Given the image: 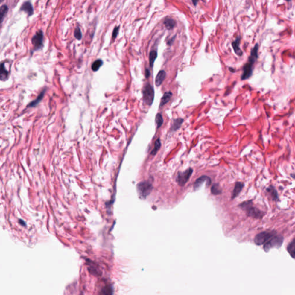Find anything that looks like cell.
I'll return each mask as SVG.
<instances>
[{
  "label": "cell",
  "mask_w": 295,
  "mask_h": 295,
  "mask_svg": "<svg viewBox=\"0 0 295 295\" xmlns=\"http://www.w3.org/2000/svg\"><path fill=\"white\" fill-rule=\"evenodd\" d=\"M258 44H256L254 47L252 49L251 51V54L249 57V61L244 66L243 69V74L241 75V79L242 80H247L253 74V65L256 62L258 58Z\"/></svg>",
  "instance_id": "1"
},
{
  "label": "cell",
  "mask_w": 295,
  "mask_h": 295,
  "mask_svg": "<svg viewBox=\"0 0 295 295\" xmlns=\"http://www.w3.org/2000/svg\"><path fill=\"white\" fill-rule=\"evenodd\" d=\"M239 206L241 209L245 211L247 216L250 218L262 219L265 216V212L253 206L252 200L242 202Z\"/></svg>",
  "instance_id": "2"
},
{
  "label": "cell",
  "mask_w": 295,
  "mask_h": 295,
  "mask_svg": "<svg viewBox=\"0 0 295 295\" xmlns=\"http://www.w3.org/2000/svg\"><path fill=\"white\" fill-rule=\"evenodd\" d=\"M276 231H265L257 234L255 238L254 242L258 246H261L266 243L273 236L277 235Z\"/></svg>",
  "instance_id": "3"
},
{
  "label": "cell",
  "mask_w": 295,
  "mask_h": 295,
  "mask_svg": "<svg viewBox=\"0 0 295 295\" xmlns=\"http://www.w3.org/2000/svg\"><path fill=\"white\" fill-rule=\"evenodd\" d=\"M143 100L148 106H151L155 98V91L153 86L147 83L143 88Z\"/></svg>",
  "instance_id": "4"
},
{
  "label": "cell",
  "mask_w": 295,
  "mask_h": 295,
  "mask_svg": "<svg viewBox=\"0 0 295 295\" xmlns=\"http://www.w3.org/2000/svg\"><path fill=\"white\" fill-rule=\"evenodd\" d=\"M284 241V238L281 235H275L265 243L264 249L266 252H268L272 248H280Z\"/></svg>",
  "instance_id": "5"
},
{
  "label": "cell",
  "mask_w": 295,
  "mask_h": 295,
  "mask_svg": "<svg viewBox=\"0 0 295 295\" xmlns=\"http://www.w3.org/2000/svg\"><path fill=\"white\" fill-rule=\"evenodd\" d=\"M153 189L152 183L149 181L140 182L137 185V191L140 198L142 199L146 198L148 195L151 193Z\"/></svg>",
  "instance_id": "6"
},
{
  "label": "cell",
  "mask_w": 295,
  "mask_h": 295,
  "mask_svg": "<svg viewBox=\"0 0 295 295\" xmlns=\"http://www.w3.org/2000/svg\"><path fill=\"white\" fill-rule=\"evenodd\" d=\"M193 170L192 168H188L184 172H179L176 179L179 185L180 186H183L189 180L193 174Z\"/></svg>",
  "instance_id": "7"
},
{
  "label": "cell",
  "mask_w": 295,
  "mask_h": 295,
  "mask_svg": "<svg viewBox=\"0 0 295 295\" xmlns=\"http://www.w3.org/2000/svg\"><path fill=\"white\" fill-rule=\"evenodd\" d=\"M43 34L41 30L37 32L32 38V44L34 46V50H37L43 46Z\"/></svg>",
  "instance_id": "8"
},
{
  "label": "cell",
  "mask_w": 295,
  "mask_h": 295,
  "mask_svg": "<svg viewBox=\"0 0 295 295\" xmlns=\"http://www.w3.org/2000/svg\"><path fill=\"white\" fill-rule=\"evenodd\" d=\"M205 183H206L207 187L209 186L211 184V179L209 177L203 175V176L200 177L199 178L197 179L194 183V190H198Z\"/></svg>",
  "instance_id": "9"
},
{
  "label": "cell",
  "mask_w": 295,
  "mask_h": 295,
  "mask_svg": "<svg viewBox=\"0 0 295 295\" xmlns=\"http://www.w3.org/2000/svg\"><path fill=\"white\" fill-rule=\"evenodd\" d=\"M20 10L26 12L29 16L32 15L34 13L33 7L30 1L24 2L20 7Z\"/></svg>",
  "instance_id": "10"
},
{
  "label": "cell",
  "mask_w": 295,
  "mask_h": 295,
  "mask_svg": "<svg viewBox=\"0 0 295 295\" xmlns=\"http://www.w3.org/2000/svg\"><path fill=\"white\" fill-rule=\"evenodd\" d=\"M244 186V184L241 182H238L236 183L232 194V199L236 198L239 195V194L241 193L242 189L243 188Z\"/></svg>",
  "instance_id": "11"
},
{
  "label": "cell",
  "mask_w": 295,
  "mask_h": 295,
  "mask_svg": "<svg viewBox=\"0 0 295 295\" xmlns=\"http://www.w3.org/2000/svg\"><path fill=\"white\" fill-rule=\"evenodd\" d=\"M266 191L269 194L270 196L271 197L272 200L275 201H277L279 200V194H278L277 190H276V188L274 187V186H270L268 187L266 189Z\"/></svg>",
  "instance_id": "12"
},
{
  "label": "cell",
  "mask_w": 295,
  "mask_h": 295,
  "mask_svg": "<svg viewBox=\"0 0 295 295\" xmlns=\"http://www.w3.org/2000/svg\"><path fill=\"white\" fill-rule=\"evenodd\" d=\"M166 77V73L164 70H160L157 74L155 78V84L156 86H161L163 81Z\"/></svg>",
  "instance_id": "13"
},
{
  "label": "cell",
  "mask_w": 295,
  "mask_h": 295,
  "mask_svg": "<svg viewBox=\"0 0 295 295\" xmlns=\"http://www.w3.org/2000/svg\"><path fill=\"white\" fill-rule=\"evenodd\" d=\"M240 40H241V38L238 37L236 40H234L233 42L232 43V46L233 47L235 53L239 56H241V55L243 54V52L241 50L240 47H239Z\"/></svg>",
  "instance_id": "14"
},
{
  "label": "cell",
  "mask_w": 295,
  "mask_h": 295,
  "mask_svg": "<svg viewBox=\"0 0 295 295\" xmlns=\"http://www.w3.org/2000/svg\"><path fill=\"white\" fill-rule=\"evenodd\" d=\"M45 92H46V89H44L39 94V96L37 97V98L33 101H31V103H30L28 105H27V107H35L37 104H39V102L42 101V99H43V96H44V95L45 93Z\"/></svg>",
  "instance_id": "15"
},
{
  "label": "cell",
  "mask_w": 295,
  "mask_h": 295,
  "mask_svg": "<svg viewBox=\"0 0 295 295\" xmlns=\"http://www.w3.org/2000/svg\"><path fill=\"white\" fill-rule=\"evenodd\" d=\"M99 295H113V289L110 285H106L101 288Z\"/></svg>",
  "instance_id": "16"
},
{
  "label": "cell",
  "mask_w": 295,
  "mask_h": 295,
  "mask_svg": "<svg viewBox=\"0 0 295 295\" xmlns=\"http://www.w3.org/2000/svg\"><path fill=\"white\" fill-rule=\"evenodd\" d=\"M164 24L167 30H171L174 28L176 23L173 19H171V17H167L164 21Z\"/></svg>",
  "instance_id": "17"
},
{
  "label": "cell",
  "mask_w": 295,
  "mask_h": 295,
  "mask_svg": "<svg viewBox=\"0 0 295 295\" xmlns=\"http://www.w3.org/2000/svg\"><path fill=\"white\" fill-rule=\"evenodd\" d=\"M172 95V93L171 92H165L163 95V97L161 99V101L160 103V107H162L164 106L165 104H166L168 101H170L171 96Z\"/></svg>",
  "instance_id": "18"
},
{
  "label": "cell",
  "mask_w": 295,
  "mask_h": 295,
  "mask_svg": "<svg viewBox=\"0 0 295 295\" xmlns=\"http://www.w3.org/2000/svg\"><path fill=\"white\" fill-rule=\"evenodd\" d=\"M287 251L291 256L293 258H295V238L288 245Z\"/></svg>",
  "instance_id": "19"
},
{
  "label": "cell",
  "mask_w": 295,
  "mask_h": 295,
  "mask_svg": "<svg viewBox=\"0 0 295 295\" xmlns=\"http://www.w3.org/2000/svg\"><path fill=\"white\" fill-rule=\"evenodd\" d=\"M183 119L182 118H178L175 119L171 127V130L175 132L178 130L183 124Z\"/></svg>",
  "instance_id": "20"
},
{
  "label": "cell",
  "mask_w": 295,
  "mask_h": 295,
  "mask_svg": "<svg viewBox=\"0 0 295 295\" xmlns=\"http://www.w3.org/2000/svg\"><path fill=\"white\" fill-rule=\"evenodd\" d=\"M157 57V52L155 50H152L150 52L149 56V65L152 68L153 66L154 62L155 61Z\"/></svg>",
  "instance_id": "21"
},
{
  "label": "cell",
  "mask_w": 295,
  "mask_h": 295,
  "mask_svg": "<svg viewBox=\"0 0 295 295\" xmlns=\"http://www.w3.org/2000/svg\"><path fill=\"white\" fill-rule=\"evenodd\" d=\"M8 72L5 69V67L4 66V63L1 64V74H0V78L2 81H4L6 80L8 77Z\"/></svg>",
  "instance_id": "22"
},
{
  "label": "cell",
  "mask_w": 295,
  "mask_h": 295,
  "mask_svg": "<svg viewBox=\"0 0 295 295\" xmlns=\"http://www.w3.org/2000/svg\"><path fill=\"white\" fill-rule=\"evenodd\" d=\"M221 192H222L221 188L220 187V185L218 183H216V184L213 185L211 188V193H212V194H213V195H219V194H221Z\"/></svg>",
  "instance_id": "23"
},
{
  "label": "cell",
  "mask_w": 295,
  "mask_h": 295,
  "mask_svg": "<svg viewBox=\"0 0 295 295\" xmlns=\"http://www.w3.org/2000/svg\"><path fill=\"white\" fill-rule=\"evenodd\" d=\"M102 64H103L102 60H100V59L96 60L92 64V66H91L92 70L94 71V72L98 71V70H99V69L101 67Z\"/></svg>",
  "instance_id": "24"
},
{
  "label": "cell",
  "mask_w": 295,
  "mask_h": 295,
  "mask_svg": "<svg viewBox=\"0 0 295 295\" xmlns=\"http://www.w3.org/2000/svg\"><path fill=\"white\" fill-rule=\"evenodd\" d=\"M160 147H161V142L160 141V139H158L156 141L155 147L152 150V151L151 152V155H155L157 153V152H158V150H159V149L160 148Z\"/></svg>",
  "instance_id": "25"
},
{
  "label": "cell",
  "mask_w": 295,
  "mask_h": 295,
  "mask_svg": "<svg viewBox=\"0 0 295 295\" xmlns=\"http://www.w3.org/2000/svg\"><path fill=\"white\" fill-rule=\"evenodd\" d=\"M8 10V7L6 5H2L1 6V7L0 8V15H1V23L3 21V19H4V17H5V16L6 15V13H7Z\"/></svg>",
  "instance_id": "26"
},
{
  "label": "cell",
  "mask_w": 295,
  "mask_h": 295,
  "mask_svg": "<svg viewBox=\"0 0 295 295\" xmlns=\"http://www.w3.org/2000/svg\"><path fill=\"white\" fill-rule=\"evenodd\" d=\"M156 123L157 124V128L160 127L162 126V125L163 124V119L161 114H159V113L157 114V115L156 116Z\"/></svg>",
  "instance_id": "27"
},
{
  "label": "cell",
  "mask_w": 295,
  "mask_h": 295,
  "mask_svg": "<svg viewBox=\"0 0 295 295\" xmlns=\"http://www.w3.org/2000/svg\"><path fill=\"white\" fill-rule=\"evenodd\" d=\"M82 32L79 27H77L74 30V37L78 40H81L82 38Z\"/></svg>",
  "instance_id": "28"
},
{
  "label": "cell",
  "mask_w": 295,
  "mask_h": 295,
  "mask_svg": "<svg viewBox=\"0 0 295 295\" xmlns=\"http://www.w3.org/2000/svg\"><path fill=\"white\" fill-rule=\"evenodd\" d=\"M119 30V27H117L114 28L113 32H112V38H116L117 35L118 34Z\"/></svg>",
  "instance_id": "29"
},
{
  "label": "cell",
  "mask_w": 295,
  "mask_h": 295,
  "mask_svg": "<svg viewBox=\"0 0 295 295\" xmlns=\"http://www.w3.org/2000/svg\"><path fill=\"white\" fill-rule=\"evenodd\" d=\"M145 77L147 78L149 77V76L150 75V70H149L148 69H145Z\"/></svg>",
  "instance_id": "30"
},
{
  "label": "cell",
  "mask_w": 295,
  "mask_h": 295,
  "mask_svg": "<svg viewBox=\"0 0 295 295\" xmlns=\"http://www.w3.org/2000/svg\"><path fill=\"white\" fill-rule=\"evenodd\" d=\"M175 39V36L174 37L172 38L170 40H168V44L170 46L172 45V44L173 43V42H174V41Z\"/></svg>",
  "instance_id": "31"
},
{
  "label": "cell",
  "mask_w": 295,
  "mask_h": 295,
  "mask_svg": "<svg viewBox=\"0 0 295 295\" xmlns=\"http://www.w3.org/2000/svg\"><path fill=\"white\" fill-rule=\"evenodd\" d=\"M193 2L194 3V5H195V6H196V5H197V4L198 1H193Z\"/></svg>",
  "instance_id": "32"
}]
</instances>
